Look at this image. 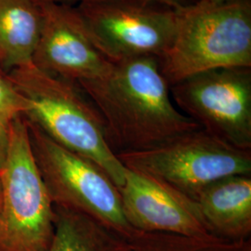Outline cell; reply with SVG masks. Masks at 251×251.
<instances>
[{
  "mask_svg": "<svg viewBox=\"0 0 251 251\" xmlns=\"http://www.w3.org/2000/svg\"><path fill=\"white\" fill-rule=\"evenodd\" d=\"M126 170L167 183L189 198L218 179L251 175V151L226 144L199 127L152 149L117 153Z\"/></svg>",
  "mask_w": 251,
  "mask_h": 251,
  "instance_id": "obj_6",
  "label": "cell"
},
{
  "mask_svg": "<svg viewBox=\"0 0 251 251\" xmlns=\"http://www.w3.org/2000/svg\"><path fill=\"white\" fill-rule=\"evenodd\" d=\"M78 84L98 108L116 154L152 149L200 127L174 104L156 57L114 63L104 75Z\"/></svg>",
  "mask_w": 251,
  "mask_h": 251,
  "instance_id": "obj_1",
  "label": "cell"
},
{
  "mask_svg": "<svg viewBox=\"0 0 251 251\" xmlns=\"http://www.w3.org/2000/svg\"><path fill=\"white\" fill-rule=\"evenodd\" d=\"M25 106L24 117L54 142L98 165L119 189L126 168L108 145L100 113L75 81L44 72L33 63L6 73Z\"/></svg>",
  "mask_w": 251,
  "mask_h": 251,
  "instance_id": "obj_2",
  "label": "cell"
},
{
  "mask_svg": "<svg viewBox=\"0 0 251 251\" xmlns=\"http://www.w3.org/2000/svg\"><path fill=\"white\" fill-rule=\"evenodd\" d=\"M9 136L8 130L0 126V171L4 168L8 152Z\"/></svg>",
  "mask_w": 251,
  "mask_h": 251,
  "instance_id": "obj_17",
  "label": "cell"
},
{
  "mask_svg": "<svg viewBox=\"0 0 251 251\" xmlns=\"http://www.w3.org/2000/svg\"><path fill=\"white\" fill-rule=\"evenodd\" d=\"M38 1H50V2H57V3L75 6V5H78L81 3L90 2V1H99V0H38ZM127 1L146 2V3H152V4L159 5L163 7L171 8V9H182L194 4L198 0H127Z\"/></svg>",
  "mask_w": 251,
  "mask_h": 251,
  "instance_id": "obj_16",
  "label": "cell"
},
{
  "mask_svg": "<svg viewBox=\"0 0 251 251\" xmlns=\"http://www.w3.org/2000/svg\"><path fill=\"white\" fill-rule=\"evenodd\" d=\"M158 60L171 87L199 73L251 67V0H198L179 9L175 36Z\"/></svg>",
  "mask_w": 251,
  "mask_h": 251,
  "instance_id": "obj_3",
  "label": "cell"
},
{
  "mask_svg": "<svg viewBox=\"0 0 251 251\" xmlns=\"http://www.w3.org/2000/svg\"><path fill=\"white\" fill-rule=\"evenodd\" d=\"M55 228L48 251H134L131 242L89 216L54 206Z\"/></svg>",
  "mask_w": 251,
  "mask_h": 251,
  "instance_id": "obj_13",
  "label": "cell"
},
{
  "mask_svg": "<svg viewBox=\"0 0 251 251\" xmlns=\"http://www.w3.org/2000/svg\"><path fill=\"white\" fill-rule=\"evenodd\" d=\"M26 121L34 158L54 206L89 216L130 240L137 230L126 222L119 189L105 171Z\"/></svg>",
  "mask_w": 251,
  "mask_h": 251,
  "instance_id": "obj_5",
  "label": "cell"
},
{
  "mask_svg": "<svg viewBox=\"0 0 251 251\" xmlns=\"http://www.w3.org/2000/svg\"><path fill=\"white\" fill-rule=\"evenodd\" d=\"M41 28L32 63L44 72L68 80L99 78L113 63L93 44L74 6L36 0Z\"/></svg>",
  "mask_w": 251,
  "mask_h": 251,
  "instance_id": "obj_9",
  "label": "cell"
},
{
  "mask_svg": "<svg viewBox=\"0 0 251 251\" xmlns=\"http://www.w3.org/2000/svg\"><path fill=\"white\" fill-rule=\"evenodd\" d=\"M119 193L126 220L137 231L215 237L197 202L165 182L126 169Z\"/></svg>",
  "mask_w": 251,
  "mask_h": 251,
  "instance_id": "obj_10",
  "label": "cell"
},
{
  "mask_svg": "<svg viewBox=\"0 0 251 251\" xmlns=\"http://www.w3.org/2000/svg\"><path fill=\"white\" fill-rule=\"evenodd\" d=\"M40 28L36 0H0V68L4 72L32 63Z\"/></svg>",
  "mask_w": 251,
  "mask_h": 251,
  "instance_id": "obj_12",
  "label": "cell"
},
{
  "mask_svg": "<svg viewBox=\"0 0 251 251\" xmlns=\"http://www.w3.org/2000/svg\"><path fill=\"white\" fill-rule=\"evenodd\" d=\"M25 106L16 90L0 68V126L8 130L9 125L24 116Z\"/></svg>",
  "mask_w": 251,
  "mask_h": 251,
  "instance_id": "obj_15",
  "label": "cell"
},
{
  "mask_svg": "<svg viewBox=\"0 0 251 251\" xmlns=\"http://www.w3.org/2000/svg\"><path fill=\"white\" fill-rule=\"evenodd\" d=\"M134 251H251V240L226 241L177 233L136 231L129 240Z\"/></svg>",
  "mask_w": 251,
  "mask_h": 251,
  "instance_id": "obj_14",
  "label": "cell"
},
{
  "mask_svg": "<svg viewBox=\"0 0 251 251\" xmlns=\"http://www.w3.org/2000/svg\"><path fill=\"white\" fill-rule=\"evenodd\" d=\"M174 104L226 144L251 151V67L199 73L171 87Z\"/></svg>",
  "mask_w": 251,
  "mask_h": 251,
  "instance_id": "obj_8",
  "label": "cell"
},
{
  "mask_svg": "<svg viewBox=\"0 0 251 251\" xmlns=\"http://www.w3.org/2000/svg\"><path fill=\"white\" fill-rule=\"evenodd\" d=\"M93 44L111 63L161 58L176 34L179 9L127 0H99L74 6Z\"/></svg>",
  "mask_w": 251,
  "mask_h": 251,
  "instance_id": "obj_7",
  "label": "cell"
},
{
  "mask_svg": "<svg viewBox=\"0 0 251 251\" xmlns=\"http://www.w3.org/2000/svg\"><path fill=\"white\" fill-rule=\"evenodd\" d=\"M216 1H232V0H216Z\"/></svg>",
  "mask_w": 251,
  "mask_h": 251,
  "instance_id": "obj_19",
  "label": "cell"
},
{
  "mask_svg": "<svg viewBox=\"0 0 251 251\" xmlns=\"http://www.w3.org/2000/svg\"><path fill=\"white\" fill-rule=\"evenodd\" d=\"M210 233L226 241L251 235V175H233L208 184L195 198Z\"/></svg>",
  "mask_w": 251,
  "mask_h": 251,
  "instance_id": "obj_11",
  "label": "cell"
},
{
  "mask_svg": "<svg viewBox=\"0 0 251 251\" xmlns=\"http://www.w3.org/2000/svg\"><path fill=\"white\" fill-rule=\"evenodd\" d=\"M8 136L2 169L0 251H48L55 209L34 158L25 117L9 125Z\"/></svg>",
  "mask_w": 251,
  "mask_h": 251,
  "instance_id": "obj_4",
  "label": "cell"
},
{
  "mask_svg": "<svg viewBox=\"0 0 251 251\" xmlns=\"http://www.w3.org/2000/svg\"><path fill=\"white\" fill-rule=\"evenodd\" d=\"M2 204V170L0 171V209Z\"/></svg>",
  "mask_w": 251,
  "mask_h": 251,
  "instance_id": "obj_18",
  "label": "cell"
}]
</instances>
